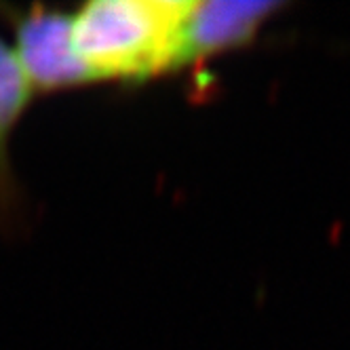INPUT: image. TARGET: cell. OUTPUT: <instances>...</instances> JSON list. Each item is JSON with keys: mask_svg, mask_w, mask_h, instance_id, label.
I'll list each match as a JSON object with an SVG mask.
<instances>
[{"mask_svg": "<svg viewBox=\"0 0 350 350\" xmlns=\"http://www.w3.org/2000/svg\"><path fill=\"white\" fill-rule=\"evenodd\" d=\"M188 0H93L72 15L77 53L93 81H131L182 64Z\"/></svg>", "mask_w": 350, "mask_h": 350, "instance_id": "1", "label": "cell"}, {"mask_svg": "<svg viewBox=\"0 0 350 350\" xmlns=\"http://www.w3.org/2000/svg\"><path fill=\"white\" fill-rule=\"evenodd\" d=\"M0 19L13 34V51L36 95L95 83L77 53L72 15L53 7L0 3Z\"/></svg>", "mask_w": 350, "mask_h": 350, "instance_id": "2", "label": "cell"}, {"mask_svg": "<svg viewBox=\"0 0 350 350\" xmlns=\"http://www.w3.org/2000/svg\"><path fill=\"white\" fill-rule=\"evenodd\" d=\"M281 3L264 0H207L194 3L186 30L182 64L247 42Z\"/></svg>", "mask_w": 350, "mask_h": 350, "instance_id": "3", "label": "cell"}, {"mask_svg": "<svg viewBox=\"0 0 350 350\" xmlns=\"http://www.w3.org/2000/svg\"><path fill=\"white\" fill-rule=\"evenodd\" d=\"M34 95L36 93L13 46L0 36V228L5 230H15L23 209L21 184L13 165L11 144Z\"/></svg>", "mask_w": 350, "mask_h": 350, "instance_id": "4", "label": "cell"}]
</instances>
